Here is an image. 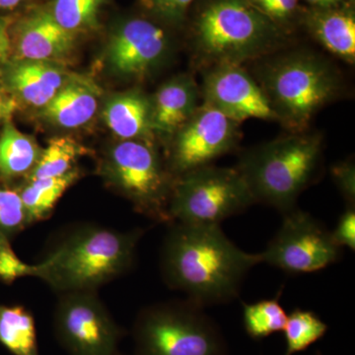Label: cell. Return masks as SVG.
<instances>
[{"label":"cell","instance_id":"6da1fadb","mask_svg":"<svg viewBox=\"0 0 355 355\" xmlns=\"http://www.w3.org/2000/svg\"><path fill=\"white\" fill-rule=\"evenodd\" d=\"M260 263V254L236 246L220 225L173 222L161 247L165 284L202 308L234 301L248 273Z\"/></svg>","mask_w":355,"mask_h":355},{"label":"cell","instance_id":"7a4b0ae2","mask_svg":"<svg viewBox=\"0 0 355 355\" xmlns=\"http://www.w3.org/2000/svg\"><path fill=\"white\" fill-rule=\"evenodd\" d=\"M142 229L120 231L96 223L74 224L51 243L39 279L55 293L97 291L130 272L137 260Z\"/></svg>","mask_w":355,"mask_h":355},{"label":"cell","instance_id":"3957f363","mask_svg":"<svg viewBox=\"0 0 355 355\" xmlns=\"http://www.w3.org/2000/svg\"><path fill=\"white\" fill-rule=\"evenodd\" d=\"M286 34L249 0H197L189 38L200 69L254 62L288 44Z\"/></svg>","mask_w":355,"mask_h":355},{"label":"cell","instance_id":"277c9868","mask_svg":"<svg viewBox=\"0 0 355 355\" xmlns=\"http://www.w3.org/2000/svg\"><path fill=\"white\" fill-rule=\"evenodd\" d=\"M254 62L252 76L277 123L289 132L308 130L316 114L340 99L345 90L336 65L309 49H282Z\"/></svg>","mask_w":355,"mask_h":355},{"label":"cell","instance_id":"5b68a950","mask_svg":"<svg viewBox=\"0 0 355 355\" xmlns=\"http://www.w3.org/2000/svg\"><path fill=\"white\" fill-rule=\"evenodd\" d=\"M324 139L320 132H291L240 154L238 172L254 202L284 214L323 173Z\"/></svg>","mask_w":355,"mask_h":355},{"label":"cell","instance_id":"8992f818","mask_svg":"<svg viewBox=\"0 0 355 355\" xmlns=\"http://www.w3.org/2000/svg\"><path fill=\"white\" fill-rule=\"evenodd\" d=\"M203 309L186 299L140 310L132 327L135 355H228L220 329Z\"/></svg>","mask_w":355,"mask_h":355},{"label":"cell","instance_id":"52a82bcc","mask_svg":"<svg viewBox=\"0 0 355 355\" xmlns=\"http://www.w3.org/2000/svg\"><path fill=\"white\" fill-rule=\"evenodd\" d=\"M103 173L140 214L159 223H171L169 203L175 177L154 142L121 140L110 149Z\"/></svg>","mask_w":355,"mask_h":355},{"label":"cell","instance_id":"ba28073f","mask_svg":"<svg viewBox=\"0 0 355 355\" xmlns=\"http://www.w3.org/2000/svg\"><path fill=\"white\" fill-rule=\"evenodd\" d=\"M254 203L249 187L235 167L211 164L175 178L169 216L171 223L220 225Z\"/></svg>","mask_w":355,"mask_h":355},{"label":"cell","instance_id":"9c48e42d","mask_svg":"<svg viewBox=\"0 0 355 355\" xmlns=\"http://www.w3.org/2000/svg\"><path fill=\"white\" fill-rule=\"evenodd\" d=\"M53 326L69 355H114L125 335L97 291L58 294Z\"/></svg>","mask_w":355,"mask_h":355},{"label":"cell","instance_id":"30bf717a","mask_svg":"<svg viewBox=\"0 0 355 355\" xmlns=\"http://www.w3.org/2000/svg\"><path fill=\"white\" fill-rule=\"evenodd\" d=\"M282 216L279 230L259 253L261 263L300 275L319 272L340 260L342 248L322 222L297 207Z\"/></svg>","mask_w":355,"mask_h":355},{"label":"cell","instance_id":"8fae6325","mask_svg":"<svg viewBox=\"0 0 355 355\" xmlns=\"http://www.w3.org/2000/svg\"><path fill=\"white\" fill-rule=\"evenodd\" d=\"M242 139L241 123L202 103L170 137L167 167L175 178L211 165L232 153Z\"/></svg>","mask_w":355,"mask_h":355},{"label":"cell","instance_id":"7c38bea8","mask_svg":"<svg viewBox=\"0 0 355 355\" xmlns=\"http://www.w3.org/2000/svg\"><path fill=\"white\" fill-rule=\"evenodd\" d=\"M170 27L151 16L121 18L110 33L107 62L116 76L142 78L157 70L170 58Z\"/></svg>","mask_w":355,"mask_h":355},{"label":"cell","instance_id":"4fadbf2b","mask_svg":"<svg viewBox=\"0 0 355 355\" xmlns=\"http://www.w3.org/2000/svg\"><path fill=\"white\" fill-rule=\"evenodd\" d=\"M202 70V103L240 123L249 119L277 121L261 86L243 65L219 64Z\"/></svg>","mask_w":355,"mask_h":355},{"label":"cell","instance_id":"5bb4252c","mask_svg":"<svg viewBox=\"0 0 355 355\" xmlns=\"http://www.w3.org/2000/svg\"><path fill=\"white\" fill-rule=\"evenodd\" d=\"M76 40L58 24L46 4L34 6L16 14L11 24V60L55 62L73 51Z\"/></svg>","mask_w":355,"mask_h":355},{"label":"cell","instance_id":"9a60e30c","mask_svg":"<svg viewBox=\"0 0 355 355\" xmlns=\"http://www.w3.org/2000/svg\"><path fill=\"white\" fill-rule=\"evenodd\" d=\"M73 76L60 65L41 60H9L1 69L4 90L35 108H44Z\"/></svg>","mask_w":355,"mask_h":355},{"label":"cell","instance_id":"2e32d148","mask_svg":"<svg viewBox=\"0 0 355 355\" xmlns=\"http://www.w3.org/2000/svg\"><path fill=\"white\" fill-rule=\"evenodd\" d=\"M200 88L191 74L181 73L161 84L150 97L154 135L171 137L197 111Z\"/></svg>","mask_w":355,"mask_h":355},{"label":"cell","instance_id":"e0dca14e","mask_svg":"<svg viewBox=\"0 0 355 355\" xmlns=\"http://www.w3.org/2000/svg\"><path fill=\"white\" fill-rule=\"evenodd\" d=\"M300 27L331 55L354 64V7L345 4L329 8L305 7Z\"/></svg>","mask_w":355,"mask_h":355},{"label":"cell","instance_id":"ac0fdd59","mask_svg":"<svg viewBox=\"0 0 355 355\" xmlns=\"http://www.w3.org/2000/svg\"><path fill=\"white\" fill-rule=\"evenodd\" d=\"M103 118L121 140L154 141L150 96L142 91L135 89L114 95L107 102Z\"/></svg>","mask_w":355,"mask_h":355},{"label":"cell","instance_id":"d6986e66","mask_svg":"<svg viewBox=\"0 0 355 355\" xmlns=\"http://www.w3.org/2000/svg\"><path fill=\"white\" fill-rule=\"evenodd\" d=\"M99 106V89L85 78L73 77L42 108L46 120L57 127H83L94 118Z\"/></svg>","mask_w":355,"mask_h":355},{"label":"cell","instance_id":"ffe728a7","mask_svg":"<svg viewBox=\"0 0 355 355\" xmlns=\"http://www.w3.org/2000/svg\"><path fill=\"white\" fill-rule=\"evenodd\" d=\"M42 149L29 135L20 132L12 121L0 132V180L10 182L29 176L38 163Z\"/></svg>","mask_w":355,"mask_h":355},{"label":"cell","instance_id":"44dd1931","mask_svg":"<svg viewBox=\"0 0 355 355\" xmlns=\"http://www.w3.org/2000/svg\"><path fill=\"white\" fill-rule=\"evenodd\" d=\"M80 177V170L76 167L62 176L27 180L19 193L31 225L48 219L65 191Z\"/></svg>","mask_w":355,"mask_h":355},{"label":"cell","instance_id":"7402d4cb","mask_svg":"<svg viewBox=\"0 0 355 355\" xmlns=\"http://www.w3.org/2000/svg\"><path fill=\"white\" fill-rule=\"evenodd\" d=\"M0 343L13 355H40L31 311L21 305H0Z\"/></svg>","mask_w":355,"mask_h":355},{"label":"cell","instance_id":"603a6c76","mask_svg":"<svg viewBox=\"0 0 355 355\" xmlns=\"http://www.w3.org/2000/svg\"><path fill=\"white\" fill-rule=\"evenodd\" d=\"M110 0H50L49 10L58 24L78 38L97 31L103 8Z\"/></svg>","mask_w":355,"mask_h":355},{"label":"cell","instance_id":"cb8c5ba5","mask_svg":"<svg viewBox=\"0 0 355 355\" xmlns=\"http://www.w3.org/2000/svg\"><path fill=\"white\" fill-rule=\"evenodd\" d=\"M90 150L71 137H57L49 140L42 149L38 163L27 180L62 176L76 168L79 158L88 155Z\"/></svg>","mask_w":355,"mask_h":355},{"label":"cell","instance_id":"d4e9b609","mask_svg":"<svg viewBox=\"0 0 355 355\" xmlns=\"http://www.w3.org/2000/svg\"><path fill=\"white\" fill-rule=\"evenodd\" d=\"M279 296L243 305V322L250 338L263 340L284 331L288 314L280 304Z\"/></svg>","mask_w":355,"mask_h":355},{"label":"cell","instance_id":"484cf974","mask_svg":"<svg viewBox=\"0 0 355 355\" xmlns=\"http://www.w3.org/2000/svg\"><path fill=\"white\" fill-rule=\"evenodd\" d=\"M328 330V324L313 311L296 308L291 314L287 315L286 328L284 330L286 343L284 355L304 352L321 340Z\"/></svg>","mask_w":355,"mask_h":355},{"label":"cell","instance_id":"4316f807","mask_svg":"<svg viewBox=\"0 0 355 355\" xmlns=\"http://www.w3.org/2000/svg\"><path fill=\"white\" fill-rule=\"evenodd\" d=\"M30 225L19 191L0 184V234L11 239Z\"/></svg>","mask_w":355,"mask_h":355},{"label":"cell","instance_id":"83f0119b","mask_svg":"<svg viewBox=\"0 0 355 355\" xmlns=\"http://www.w3.org/2000/svg\"><path fill=\"white\" fill-rule=\"evenodd\" d=\"M260 12L266 16L282 31L291 35L300 27L305 7L300 0H249Z\"/></svg>","mask_w":355,"mask_h":355},{"label":"cell","instance_id":"f1b7e54d","mask_svg":"<svg viewBox=\"0 0 355 355\" xmlns=\"http://www.w3.org/2000/svg\"><path fill=\"white\" fill-rule=\"evenodd\" d=\"M10 240L6 235L0 234V282L10 286L16 280L24 277L39 279L41 273L40 263L30 265L21 260L11 246Z\"/></svg>","mask_w":355,"mask_h":355},{"label":"cell","instance_id":"f546056e","mask_svg":"<svg viewBox=\"0 0 355 355\" xmlns=\"http://www.w3.org/2000/svg\"><path fill=\"white\" fill-rule=\"evenodd\" d=\"M197 0H141L149 16L170 28H181Z\"/></svg>","mask_w":355,"mask_h":355},{"label":"cell","instance_id":"4dcf8cb0","mask_svg":"<svg viewBox=\"0 0 355 355\" xmlns=\"http://www.w3.org/2000/svg\"><path fill=\"white\" fill-rule=\"evenodd\" d=\"M331 175L336 188L347 202V207H355V165L354 159L331 166Z\"/></svg>","mask_w":355,"mask_h":355},{"label":"cell","instance_id":"1f68e13d","mask_svg":"<svg viewBox=\"0 0 355 355\" xmlns=\"http://www.w3.org/2000/svg\"><path fill=\"white\" fill-rule=\"evenodd\" d=\"M331 236L338 246L355 250V207H347L338 218Z\"/></svg>","mask_w":355,"mask_h":355},{"label":"cell","instance_id":"d6a6232c","mask_svg":"<svg viewBox=\"0 0 355 355\" xmlns=\"http://www.w3.org/2000/svg\"><path fill=\"white\" fill-rule=\"evenodd\" d=\"M16 14L0 15V69L11 60L10 27Z\"/></svg>","mask_w":355,"mask_h":355},{"label":"cell","instance_id":"836d02e7","mask_svg":"<svg viewBox=\"0 0 355 355\" xmlns=\"http://www.w3.org/2000/svg\"><path fill=\"white\" fill-rule=\"evenodd\" d=\"M19 108V103L15 98L6 92L0 91V125H3L7 121H10L13 114Z\"/></svg>","mask_w":355,"mask_h":355},{"label":"cell","instance_id":"e575fe53","mask_svg":"<svg viewBox=\"0 0 355 355\" xmlns=\"http://www.w3.org/2000/svg\"><path fill=\"white\" fill-rule=\"evenodd\" d=\"M30 0H0V15H11Z\"/></svg>","mask_w":355,"mask_h":355},{"label":"cell","instance_id":"d590c367","mask_svg":"<svg viewBox=\"0 0 355 355\" xmlns=\"http://www.w3.org/2000/svg\"><path fill=\"white\" fill-rule=\"evenodd\" d=\"M304 1L309 4V7H315V8H329V7L340 6L345 4L343 0H304Z\"/></svg>","mask_w":355,"mask_h":355},{"label":"cell","instance_id":"8d00e7d4","mask_svg":"<svg viewBox=\"0 0 355 355\" xmlns=\"http://www.w3.org/2000/svg\"><path fill=\"white\" fill-rule=\"evenodd\" d=\"M343 2H345V6L354 7L355 0H343Z\"/></svg>","mask_w":355,"mask_h":355},{"label":"cell","instance_id":"74e56055","mask_svg":"<svg viewBox=\"0 0 355 355\" xmlns=\"http://www.w3.org/2000/svg\"><path fill=\"white\" fill-rule=\"evenodd\" d=\"M3 84H2V78H1V69H0V91H3Z\"/></svg>","mask_w":355,"mask_h":355},{"label":"cell","instance_id":"f35d334b","mask_svg":"<svg viewBox=\"0 0 355 355\" xmlns=\"http://www.w3.org/2000/svg\"><path fill=\"white\" fill-rule=\"evenodd\" d=\"M114 355H123V354H120V352H116V354H114Z\"/></svg>","mask_w":355,"mask_h":355},{"label":"cell","instance_id":"ab89813d","mask_svg":"<svg viewBox=\"0 0 355 355\" xmlns=\"http://www.w3.org/2000/svg\"><path fill=\"white\" fill-rule=\"evenodd\" d=\"M317 355H322L321 352H318Z\"/></svg>","mask_w":355,"mask_h":355}]
</instances>
